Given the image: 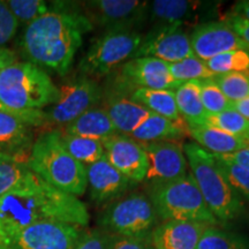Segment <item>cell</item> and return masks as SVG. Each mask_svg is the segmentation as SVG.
I'll list each match as a JSON object with an SVG mask.
<instances>
[{
  "label": "cell",
  "mask_w": 249,
  "mask_h": 249,
  "mask_svg": "<svg viewBox=\"0 0 249 249\" xmlns=\"http://www.w3.org/2000/svg\"><path fill=\"white\" fill-rule=\"evenodd\" d=\"M89 219L87 205L80 198L54 188L30 170L15 188L0 196V241L37 223L85 227Z\"/></svg>",
  "instance_id": "1"
},
{
  "label": "cell",
  "mask_w": 249,
  "mask_h": 249,
  "mask_svg": "<svg viewBox=\"0 0 249 249\" xmlns=\"http://www.w3.org/2000/svg\"><path fill=\"white\" fill-rule=\"evenodd\" d=\"M91 28L86 15L58 4L28 24L21 42L23 55L37 67L65 75L82 45L83 34Z\"/></svg>",
  "instance_id": "2"
},
{
  "label": "cell",
  "mask_w": 249,
  "mask_h": 249,
  "mask_svg": "<svg viewBox=\"0 0 249 249\" xmlns=\"http://www.w3.org/2000/svg\"><path fill=\"white\" fill-rule=\"evenodd\" d=\"M26 163L28 169L59 191L79 197L88 189L86 166L68 154L58 129L40 134Z\"/></svg>",
  "instance_id": "3"
},
{
  "label": "cell",
  "mask_w": 249,
  "mask_h": 249,
  "mask_svg": "<svg viewBox=\"0 0 249 249\" xmlns=\"http://www.w3.org/2000/svg\"><path fill=\"white\" fill-rule=\"evenodd\" d=\"M183 151L196 186L217 222L225 225L238 219L244 213V202L227 182L214 156L195 142L183 144Z\"/></svg>",
  "instance_id": "4"
},
{
  "label": "cell",
  "mask_w": 249,
  "mask_h": 249,
  "mask_svg": "<svg viewBox=\"0 0 249 249\" xmlns=\"http://www.w3.org/2000/svg\"><path fill=\"white\" fill-rule=\"evenodd\" d=\"M59 97V88L44 70L15 61L0 71V103L11 111H43Z\"/></svg>",
  "instance_id": "5"
},
{
  "label": "cell",
  "mask_w": 249,
  "mask_h": 249,
  "mask_svg": "<svg viewBox=\"0 0 249 249\" xmlns=\"http://www.w3.org/2000/svg\"><path fill=\"white\" fill-rule=\"evenodd\" d=\"M148 196L160 223L180 220L220 225L208 209L191 172L174 181L151 186Z\"/></svg>",
  "instance_id": "6"
},
{
  "label": "cell",
  "mask_w": 249,
  "mask_h": 249,
  "mask_svg": "<svg viewBox=\"0 0 249 249\" xmlns=\"http://www.w3.org/2000/svg\"><path fill=\"white\" fill-rule=\"evenodd\" d=\"M160 223L149 196L140 192L111 202L98 217L103 231L120 236H151Z\"/></svg>",
  "instance_id": "7"
},
{
  "label": "cell",
  "mask_w": 249,
  "mask_h": 249,
  "mask_svg": "<svg viewBox=\"0 0 249 249\" xmlns=\"http://www.w3.org/2000/svg\"><path fill=\"white\" fill-rule=\"evenodd\" d=\"M143 36L135 29H110L97 37L80 61L88 76H104L135 57Z\"/></svg>",
  "instance_id": "8"
},
{
  "label": "cell",
  "mask_w": 249,
  "mask_h": 249,
  "mask_svg": "<svg viewBox=\"0 0 249 249\" xmlns=\"http://www.w3.org/2000/svg\"><path fill=\"white\" fill-rule=\"evenodd\" d=\"M103 91L95 80L89 77L71 81L59 88V97L44 111L45 124L61 129L73 123L87 111L96 107L102 101Z\"/></svg>",
  "instance_id": "9"
},
{
  "label": "cell",
  "mask_w": 249,
  "mask_h": 249,
  "mask_svg": "<svg viewBox=\"0 0 249 249\" xmlns=\"http://www.w3.org/2000/svg\"><path fill=\"white\" fill-rule=\"evenodd\" d=\"M83 232V227L71 224L42 222L1 242L11 249H74Z\"/></svg>",
  "instance_id": "10"
},
{
  "label": "cell",
  "mask_w": 249,
  "mask_h": 249,
  "mask_svg": "<svg viewBox=\"0 0 249 249\" xmlns=\"http://www.w3.org/2000/svg\"><path fill=\"white\" fill-rule=\"evenodd\" d=\"M118 70V87L128 92L134 89L176 90L182 85L171 75L169 64L156 58H133Z\"/></svg>",
  "instance_id": "11"
},
{
  "label": "cell",
  "mask_w": 249,
  "mask_h": 249,
  "mask_svg": "<svg viewBox=\"0 0 249 249\" xmlns=\"http://www.w3.org/2000/svg\"><path fill=\"white\" fill-rule=\"evenodd\" d=\"M45 126L44 111L0 110V154L23 160L31 149V127Z\"/></svg>",
  "instance_id": "12"
},
{
  "label": "cell",
  "mask_w": 249,
  "mask_h": 249,
  "mask_svg": "<svg viewBox=\"0 0 249 249\" xmlns=\"http://www.w3.org/2000/svg\"><path fill=\"white\" fill-rule=\"evenodd\" d=\"M138 57L156 58L166 64L194 57L191 37L182 26H155L143 36L134 58Z\"/></svg>",
  "instance_id": "13"
},
{
  "label": "cell",
  "mask_w": 249,
  "mask_h": 249,
  "mask_svg": "<svg viewBox=\"0 0 249 249\" xmlns=\"http://www.w3.org/2000/svg\"><path fill=\"white\" fill-rule=\"evenodd\" d=\"M142 147L148 160L144 181L149 187L174 181L188 173L183 144L179 141L143 143Z\"/></svg>",
  "instance_id": "14"
},
{
  "label": "cell",
  "mask_w": 249,
  "mask_h": 249,
  "mask_svg": "<svg viewBox=\"0 0 249 249\" xmlns=\"http://www.w3.org/2000/svg\"><path fill=\"white\" fill-rule=\"evenodd\" d=\"M87 18L105 30L136 29L148 18L149 1L140 0H95L86 2Z\"/></svg>",
  "instance_id": "15"
},
{
  "label": "cell",
  "mask_w": 249,
  "mask_h": 249,
  "mask_svg": "<svg viewBox=\"0 0 249 249\" xmlns=\"http://www.w3.org/2000/svg\"><path fill=\"white\" fill-rule=\"evenodd\" d=\"M189 37L193 53L203 61L233 50L249 51V46L224 20L196 24Z\"/></svg>",
  "instance_id": "16"
},
{
  "label": "cell",
  "mask_w": 249,
  "mask_h": 249,
  "mask_svg": "<svg viewBox=\"0 0 249 249\" xmlns=\"http://www.w3.org/2000/svg\"><path fill=\"white\" fill-rule=\"evenodd\" d=\"M102 143L107 160L132 185L144 181L148 160L141 143L124 134H116Z\"/></svg>",
  "instance_id": "17"
},
{
  "label": "cell",
  "mask_w": 249,
  "mask_h": 249,
  "mask_svg": "<svg viewBox=\"0 0 249 249\" xmlns=\"http://www.w3.org/2000/svg\"><path fill=\"white\" fill-rule=\"evenodd\" d=\"M86 171L90 198L97 204H110L123 197L132 185L124 174L110 164L107 157L86 166Z\"/></svg>",
  "instance_id": "18"
},
{
  "label": "cell",
  "mask_w": 249,
  "mask_h": 249,
  "mask_svg": "<svg viewBox=\"0 0 249 249\" xmlns=\"http://www.w3.org/2000/svg\"><path fill=\"white\" fill-rule=\"evenodd\" d=\"M207 226L196 222H161L151 233L152 246L155 249H196Z\"/></svg>",
  "instance_id": "19"
},
{
  "label": "cell",
  "mask_w": 249,
  "mask_h": 249,
  "mask_svg": "<svg viewBox=\"0 0 249 249\" xmlns=\"http://www.w3.org/2000/svg\"><path fill=\"white\" fill-rule=\"evenodd\" d=\"M208 2L192 0H156L149 2L148 17L155 26H182L197 20L209 7Z\"/></svg>",
  "instance_id": "20"
},
{
  "label": "cell",
  "mask_w": 249,
  "mask_h": 249,
  "mask_svg": "<svg viewBox=\"0 0 249 249\" xmlns=\"http://www.w3.org/2000/svg\"><path fill=\"white\" fill-rule=\"evenodd\" d=\"M104 108L118 134L127 136H129L152 113L147 107L121 93L111 95L105 103Z\"/></svg>",
  "instance_id": "21"
},
{
  "label": "cell",
  "mask_w": 249,
  "mask_h": 249,
  "mask_svg": "<svg viewBox=\"0 0 249 249\" xmlns=\"http://www.w3.org/2000/svg\"><path fill=\"white\" fill-rule=\"evenodd\" d=\"M58 130L68 135L97 140L101 142L118 134L104 107H93Z\"/></svg>",
  "instance_id": "22"
},
{
  "label": "cell",
  "mask_w": 249,
  "mask_h": 249,
  "mask_svg": "<svg viewBox=\"0 0 249 249\" xmlns=\"http://www.w3.org/2000/svg\"><path fill=\"white\" fill-rule=\"evenodd\" d=\"M188 133L195 140L196 144L213 155H230L249 147V143L245 140L231 135L208 123L188 127Z\"/></svg>",
  "instance_id": "23"
},
{
  "label": "cell",
  "mask_w": 249,
  "mask_h": 249,
  "mask_svg": "<svg viewBox=\"0 0 249 249\" xmlns=\"http://www.w3.org/2000/svg\"><path fill=\"white\" fill-rule=\"evenodd\" d=\"M187 134L189 135L188 126H182L158 114L151 113L129 136L143 144L161 141H178Z\"/></svg>",
  "instance_id": "24"
},
{
  "label": "cell",
  "mask_w": 249,
  "mask_h": 249,
  "mask_svg": "<svg viewBox=\"0 0 249 249\" xmlns=\"http://www.w3.org/2000/svg\"><path fill=\"white\" fill-rule=\"evenodd\" d=\"M128 97L141 104L142 107H147L152 113L166 118L182 126H187L177 107L174 90L134 89L128 92Z\"/></svg>",
  "instance_id": "25"
},
{
  "label": "cell",
  "mask_w": 249,
  "mask_h": 249,
  "mask_svg": "<svg viewBox=\"0 0 249 249\" xmlns=\"http://www.w3.org/2000/svg\"><path fill=\"white\" fill-rule=\"evenodd\" d=\"M180 116L188 127L207 124L208 113L201 101L200 81H188L174 90Z\"/></svg>",
  "instance_id": "26"
},
{
  "label": "cell",
  "mask_w": 249,
  "mask_h": 249,
  "mask_svg": "<svg viewBox=\"0 0 249 249\" xmlns=\"http://www.w3.org/2000/svg\"><path fill=\"white\" fill-rule=\"evenodd\" d=\"M61 142L71 157L85 166L105 157L103 143L97 140L81 138V136L68 135L60 132Z\"/></svg>",
  "instance_id": "27"
},
{
  "label": "cell",
  "mask_w": 249,
  "mask_h": 249,
  "mask_svg": "<svg viewBox=\"0 0 249 249\" xmlns=\"http://www.w3.org/2000/svg\"><path fill=\"white\" fill-rule=\"evenodd\" d=\"M196 249H249V241L240 234L208 225Z\"/></svg>",
  "instance_id": "28"
},
{
  "label": "cell",
  "mask_w": 249,
  "mask_h": 249,
  "mask_svg": "<svg viewBox=\"0 0 249 249\" xmlns=\"http://www.w3.org/2000/svg\"><path fill=\"white\" fill-rule=\"evenodd\" d=\"M216 75L229 73H249V51L233 50L204 61Z\"/></svg>",
  "instance_id": "29"
},
{
  "label": "cell",
  "mask_w": 249,
  "mask_h": 249,
  "mask_svg": "<svg viewBox=\"0 0 249 249\" xmlns=\"http://www.w3.org/2000/svg\"><path fill=\"white\" fill-rule=\"evenodd\" d=\"M170 73L176 81L180 83L188 82V81H202L210 80L216 76L203 60L197 57H189L182 59L174 64H169Z\"/></svg>",
  "instance_id": "30"
},
{
  "label": "cell",
  "mask_w": 249,
  "mask_h": 249,
  "mask_svg": "<svg viewBox=\"0 0 249 249\" xmlns=\"http://www.w3.org/2000/svg\"><path fill=\"white\" fill-rule=\"evenodd\" d=\"M207 123L249 143V120L232 108L222 113L208 116Z\"/></svg>",
  "instance_id": "31"
},
{
  "label": "cell",
  "mask_w": 249,
  "mask_h": 249,
  "mask_svg": "<svg viewBox=\"0 0 249 249\" xmlns=\"http://www.w3.org/2000/svg\"><path fill=\"white\" fill-rule=\"evenodd\" d=\"M213 156L230 186L241 198L249 201V170L217 155Z\"/></svg>",
  "instance_id": "32"
},
{
  "label": "cell",
  "mask_w": 249,
  "mask_h": 249,
  "mask_svg": "<svg viewBox=\"0 0 249 249\" xmlns=\"http://www.w3.org/2000/svg\"><path fill=\"white\" fill-rule=\"evenodd\" d=\"M225 97L230 102H236L249 96V73L220 74L213 77Z\"/></svg>",
  "instance_id": "33"
},
{
  "label": "cell",
  "mask_w": 249,
  "mask_h": 249,
  "mask_svg": "<svg viewBox=\"0 0 249 249\" xmlns=\"http://www.w3.org/2000/svg\"><path fill=\"white\" fill-rule=\"evenodd\" d=\"M201 101L208 116L218 114L232 108V102L220 91L213 79L200 81Z\"/></svg>",
  "instance_id": "34"
},
{
  "label": "cell",
  "mask_w": 249,
  "mask_h": 249,
  "mask_svg": "<svg viewBox=\"0 0 249 249\" xmlns=\"http://www.w3.org/2000/svg\"><path fill=\"white\" fill-rule=\"evenodd\" d=\"M29 172L27 163L20 160H8L0 163V196L11 192Z\"/></svg>",
  "instance_id": "35"
},
{
  "label": "cell",
  "mask_w": 249,
  "mask_h": 249,
  "mask_svg": "<svg viewBox=\"0 0 249 249\" xmlns=\"http://www.w3.org/2000/svg\"><path fill=\"white\" fill-rule=\"evenodd\" d=\"M7 5L18 23L29 24L50 11V5L43 0H9Z\"/></svg>",
  "instance_id": "36"
},
{
  "label": "cell",
  "mask_w": 249,
  "mask_h": 249,
  "mask_svg": "<svg viewBox=\"0 0 249 249\" xmlns=\"http://www.w3.org/2000/svg\"><path fill=\"white\" fill-rule=\"evenodd\" d=\"M113 236L102 229L85 231L74 249H111Z\"/></svg>",
  "instance_id": "37"
},
{
  "label": "cell",
  "mask_w": 249,
  "mask_h": 249,
  "mask_svg": "<svg viewBox=\"0 0 249 249\" xmlns=\"http://www.w3.org/2000/svg\"><path fill=\"white\" fill-rule=\"evenodd\" d=\"M18 27V20L9 9L7 1L0 0V48H4V45L13 38Z\"/></svg>",
  "instance_id": "38"
},
{
  "label": "cell",
  "mask_w": 249,
  "mask_h": 249,
  "mask_svg": "<svg viewBox=\"0 0 249 249\" xmlns=\"http://www.w3.org/2000/svg\"><path fill=\"white\" fill-rule=\"evenodd\" d=\"M111 249H155L151 236L114 235Z\"/></svg>",
  "instance_id": "39"
},
{
  "label": "cell",
  "mask_w": 249,
  "mask_h": 249,
  "mask_svg": "<svg viewBox=\"0 0 249 249\" xmlns=\"http://www.w3.org/2000/svg\"><path fill=\"white\" fill-rule=\"evenodd\" d=\"M223 20L225 21V22L232 28L236 35L240 37L246 44L249 46V21L245 20L244 18L233 13L227 14L226 18H223Z\"/></svg>",
  "instance_id": "40"
},
{
  "label": "cell",
  "mask_w": 249,
  "mask_h": 249,
  "mask_svg": "<svg viewBox=\"0 0 249 249\" xmlns=\"http://www.w3.org/2000/svg\"><path fill=\"white\" fill-rule=\"evenodd\" d=\"M219 157L225 158L227 160H231L233 163L240 165V166L249 170V147L240 149V150L233 152V154L219 156Z\"/></svg>",
  "instance_id": "41"
},
{
  "label": "cell",
  "mask_w": 249,
  "mask_h": 249,
  "mask_svg": "<svg viewBox=\"0 0 249 249\" xmlns=\"http://www.w3.org/2000/svg\"><path fill=\"white\" fill-rule=\"evenodd\" d=\"M17 60V54L14 51L7 48H0V71Z\"/></svg>",
  "instance_id": "42"
},
{
  "label": "cell",
  "mask_w": 249,
  "mask_h": 249,
  "mask_svg": "<svg viewBox=\"0 0 249 249\" xmlns=\"http://www.w3.org/2000/svg\"><path fill=\"white\" fill-rule=\"evenodd\" d=\"M232 110L238 112L239 114L249 120V96L240 101L232 102Z\"/></svg>",
  "instance_id": "43"
},
{
  "label": "cell",
  "mask_w": 249,
  "mask_h": 249,
  "mask_svg": "<svg viewBox=\"0 0 249 249\" xmlns=\"http://www.w3.org/2000/svg\"><path fill=\"white\" fill-rule=\"evenodd\" d=\"M232 13L249 21V0H242V1L235 2L232 8Z\"/></svg>",
  "instance_id": "44"
},
{
  "label": "cell",
  "mask_w": 249,
  "mask_h": 249,
  "mask_svg": "<svg viewBox=\"0 0 249 249\" xmlns=\"http://www.w3.org/2000/svg\"><path fill=\"white\" fill-rule=\"evenodd\" d=\"M14 157H11V156H7V155H4V154H0V163L1 161H5V160H13ZM17 160V158H15Z\"/></svg>",
  "instance_id": "45"
},
{
  "label": "cell",
  "mask_w": 249,
  "mask_h": 249,
  "mask_svg": "<svg viewBox=\"0 0 249 249\" xmlns=\"http://www.w3.org/2000/svg\"><path fill=\"white\" fill-rule=\"evenodd\" d=\"M0 249H11V248H9L7 245L2 244V242H1V241H0Z\"/></svg>",
  "instance_id": "46"
},
{
  "label": "cell",
  "mask_w": 249,
  "mask_h": 249,
  "mask_svg": "<svg viewBox=\"0 0 249 249\" xmlns=\"http://www.w3.org/2000/svg\"><path fill=\"white\" fill-rule=\"evenodd\" d=\"M0 110H4V111H11V110H8V108H6L4 105L1 104V103H0Z\"/></svg>",
  "instance_id": "47"
}]
</instances>
